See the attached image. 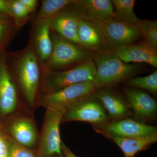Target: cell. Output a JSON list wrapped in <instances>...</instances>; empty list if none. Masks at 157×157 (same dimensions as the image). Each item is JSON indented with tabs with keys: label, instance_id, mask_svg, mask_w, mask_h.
<instances>
[{
	"label": "cell",
	"instance_id": "1",
	"mask_svg": "<svg viewBox=\"0 0 157 157\" xmlns=\"http://www.w3.org/2000/svg\"><path fill=\"white\" fill-rule=\"evenodd\" d=\"M6 63L12 77L16 80L24 97L33 105L41 76L39 59L31 41L22 50L6 53Z\"/></svg>",
	"mask_w": 157,
	"mask_h": 157
},
{
	"label": "cell",
	"instance_id": "2",
	"mask_svg": "<svg viewBox=\"0 0 157 157\" xmlns=\"http://www.w3.org/2000/svg\"><path fill=\"white\" fill-rule=\"evenodd\" d=\"M97 71L94 83L97 88L114 86L139 73V65L124 63L114 49H106L94 53L92 59Z\"/></svg>",
	"mask_w": 157,
	"mask_h": 157
},
{
	"label": "cell",
	"instance_id": "3",
	"mask_svg": "<svg viewBox=\"0 0 157 157\" xmlns=\"http://www.w3.org/2000/svg\"><path fill=\"white\" fill-rule=\"evenodd\" d=\"M43 94H50L73 85L86 81L94 82L97 71L92 59L64 71H53L40 67Z\"/></svg>",
	"mask_w": 157,
	"mask_h": 157
},
{
	"label": "cell",
	"instance_id": "4",
	"mask_svg": "<svg viewBox=\"0 0 157 157\" xmlns=\"http://www.w3.org/2000/svg\"><path fill=\"white\" fill-rule=\"evenodd\" d=\"M52 43V53L40 67L53 71H58L74 64L92 59L94 53L81 45L67 41L51 31Z\"/></svg>",
	"mask_w": 157,
	"mask_h": 157
},
{
	"label": "cell",
	"instance_id": "5",
	"mask_svg": "<svg viewBox=\"0 0 157 157\" xmlns=\"http://www.w3.org/2000/svg\"><path fill=\"white\" fill-rule=\"evenodd\" d=\"M98 89L93 82L86 81L73 85L39 97L40 105L47 108L66 110L74 104L93 94Z\"/></svg>",
	"mask_w": 157,
	"mask_h": 157
},
{
	"label": "cell",
	"instance_id": "6",
	"mask_svg": "<svg viewBox=\"0 0 157 157\" xmlns=\"http://www.w3.org/2000/svg\"><path fill=\"white\" fill-rule=\"evenodd\" d=\"M65 111L46 108L39 144V153L41 157H51L63 154L59 125Z\"/></svg>",
	"mask_w": 157,
	"mask_h": 157
},
{
	"label": "cell",
	"instance_id": "7",
	"mask_svg": "<svg viewBox=\"0 0 157 157\" xmlns=\"http://www.w3.org/2000/svg\"><path fill=\"white\" fill-rule=\"evenodd\" d=\"M95 23L103 34L107 49H115L135 42L141 37L135 26L118 21L113 18Z\"/></svg>",
	"mask_w": 157,
	"mask_h": 157
},
{
	"label": "cell",
	"instance_id": "8",
	"mask_svg": "<svg viewBox=\"0 0 157 157\" xmlns=\"http://www.w3.org/2000/svg\"><path fill=\"white\" fill-rule=\"evenodd\" d=\"M107 119L106 110L92 94L66 109L62 121H81L100 124L105 123Z\"/></svg>",
	"mask_w": 157,
	"mask_h": 157
},
{
	"label": "cell",
	"instance_id": "9",
	"mask_svg": "<svg viewBox=\"0 0 157 157\" xmlns=\"http://www.w3.org/2000/svg\"><path fill=\"white\" fill-rule=\"evenodd\" d=\"M81 17L80 11L75 3L73 6L48 21L51 31L67 41L79 45L78 24Z\"/></svg>",
	"mask_w": 157,
	"mask_h": 157
},
{
	"label": "cell",
	"instance_id": "10",
	"mask_svg": "<svg viewBox=\"0 0 157 157\" xmlns=\"http://www.w3.org/2000/svg\"><path fill=\"white\" fill-rule=\"evenodd\" d=\"M17 88L6 63L5 52L0 53V114L8 115L17 104Z\"/></svg>",
	"mask_w": 157,
	"mask_h": 157
},
{
	"label": "cell",
	"instance_id": "11",
	"mask_svg": "<svg viewBox=\"0 0 157 157\" xmlns=\"http://www.w3.org/2000/svg\"><path fill=\"white\" fill-rule=\"evenodd\" d=\"M114 50L124 63H146L157 68V48L144 41L122 45Z\"/></svg>",
	"mask_w": 157,
	"mask_h": 157
},
{
	"label": "cell",
	"instance_id": "12",
	"mask_svg": "<svg viewBox=\"0 0 157 157\" xmlns=\"http://www.w3.org/2000/svg\"><path fill=\"white\" fill-rule=\"evenodd\" d=\"M105 130L107 136L127 138L144 137L157 134L156 127L132 119H122L107 124Z\"/></svg>",
	"mask_w": 157,
	"mask_h": 157
},
{
	"label": "cell",
	"instance_id": "13",
	"mask_svg": "<svg viewBox=\"0 0 157 157\" xmlns=\"http://www.w3.org/2000/svg\"><path fill=\"white\" fill-rule=\"evenodd\" d=\"M78 38L79 45L93 53L107 49L98 25L82 17L78 21Z\"/></svg>",
	"mask_w": 157,
	"mask_h": 157
},
{
	"label": "cell",
	"instance_id": "14",
	"mask_svg": "<svg viewBox=\"0 0 157 157\" xmlns=\"http://www.w3.org/2000/svg\"><path fill=\"white\" fill-rule=\"evenodd\" d=\"M82 18L94 22L113 18L114 8L110 0H76Z\"/></svg>",
	"mask_w": 157,
	"mask_h": 157
},
{
	"label": "cell",
	"instance_id": "15",
	"mask_svg": "<svg viewBox=\"0 0 157 157\" xmlns=\"http://www.w3.org/2000/svg\"><path fill=\"white\" fill-rule=\"evenodd\" d=\"M29 40L39 63H43L50 56L52 49L51 30L48 21L33 23Z\"/></svg>",
	"mask_w": 157,
	"mask_h": 157
},
{
	"label": "cell",
	"instance_id": "16",
	"mask_svg": "<svg viewBox=\"0 0 157 157\" xmlns=\"http://www.w3.org/2000/svg\"><path fill=\"white\" fill-rule=\"evenodd\" d=\"M128 104L137 116L143 118L155 117L156 101L145 92L137 89L127 88L125 90Z\"/></svg>",
	"mask_w": 157,
	"mask_h": 157
},
{
	"label": "cell",
	"instance_id": "17",
	"mask_svg": "<svg viewBox=\"0 0 157 157\" xmlns=\"http://www.w3.org/2000/svg\"><path fill=\"white\" fill-rule=\"evenodd\" d=\"M93 94L101 102L112 118L122 119L130 115L128 104L115 93L107 90H96Z\"/></svg>",
	"mask_w": 157,
	"mask_h": 157
},
{
	"label": "cell",
	"instance_id": "18",
	"mask_svg": "<svg viewBox=\"0 0 157 157\" xmlns=\"http://www.w3.org/2000/svg\"><path fill=\"white\" fill-rule=\"evenodd\" d=\"M9 131L14 141L28 148L33 147L36 142V129L33 122L28 118H17L11 123Z\"/></svg>",
	"mask_w": 157,
	"mask_h": 157
},
{
	"label": "cell",
	"instance_id": "19",
	"mask_svg": "<svg viewBox=\"0 0 157 157\" xmlns=\"http://www.w3.org/2000/svg\"><path fill=\"white\" fill-rule=\"evenodd\" d=\"M117 145L125 157H134L157 142V134L144 137H120L108 136Z\"/></svg>",
	"mask_w": 157,
	"mask_h": 157
},
{
	"label": "cell",
	"instance_id": "20",
	"mask_svg": "<svg viewBox=\"0 0 157 157\" xmlns=\"http://www.w3.org/2000/svg\"><path fill=\"white\" fill-rule=\"evenodd\" d=\"M33 22L48 21L75 4V0H43Z\"/></svg>",
	"mask_w": 157,
	"mask_h": 157
},
{
	"label": "cell",
	"instance_id": "21",
	"mask_svg": "<svg viewBox=\"0 0 157 157\" xmlns=\"http://www.w3.org/2000/svg\"><path fill=\"white\" fill-rule=\"evenodd\" d=\"M114 8L113 18L121 22L135 26L139 19L134 11L135 0H112Z\"/></svg>",
	"mask_w": 157,
	"mask_h": 157
},
{
	"label": "cell",
	"instance_id": "22",
	"mask_svg": "<svg viewBox=\"0 0 157 157\" xmlns=\"http://www.w3.org/2000/svg\"><path fill=\"white\" fill-rule=\"evenodd\" d=\"M135 26L144 42L157 48V20L139 19Z\"/></svg>",
	"mask_w": 157,
	"mask_h": 157
},
{
	"label": "cell",
	"instance_id": "23",
	"mask_svg": "<svg viewBox=\"0 0 157 157\" xmlns=\"http://www.w3.org/2000/svg\"><path fill=\"white\" fill-rule=\"evenodd\" d=\"M126 83L133 88L146 90L153 94L157 92V70L148 76L142 77H132L125 81Z\"/></svg>",
	"mask_w": 157,
	"mask_h": 157
},
{
	"label": "cell",
	"instance_id": "24",
	"mask_svg": "<svg viewBox=\"0 0 157 157\" xmlns=\"http://www.w3.org/2000/svg\"><path fill=\"white\" fill-rule=\"evenodd\" d=\"M8 2L11 18L21 29L28 21L30 14L21 0H8Z\"/></svg>",
	"mask_w": 157,
	"mask_h": 157
},
{
	"label": "cell",
	"instance_id": "25",
	"mask_svg": "<svg viewBox=\"0 0 157 157\" xmlns=\"http://www.w3.org/2000/svg\"><path fill=\"white\" fill-rule=\"evenodd\" d=\"M8 152L7 157H41L36 152L21 145L12 138L7 137Z\"/></svg>",
	"mask_w": 157,
	"mask_h": 157
},
{
	"label": "cell",
	"instance_id": "26",
	"mask_svg": "<svg viewBox=\"0 0 157 157\" xmlns=\"http://www.w3.org/2000/svg\"><path fill=\"white\" fill-rule=\"evenodd\" d=\"M20 28L12 19H0V45L6 39L10 40L18 32Z\"/></svg>",
	"mask_w": 157,
	"mask_h": 157
},
{
	"label": "cell",
	"instance_id": "27",
	"mask_svg": "<svg viewBox=\"0 0 157 157\" xmlns=\"http://www.w3.org/2000/svg\"><path fill=\"white\" fill-rule=\"evenodd\" d=\"M0 19H12L9 11L8 0H0Z\"/></svg>",
	"mask_w": 157,
	"mask_h": 157
},
{
	"label": "cell",
	"instance_id": "28",
	"mask_svg": "<svg viewBox=\"0 0 157 157\" xmlns=\"http://www.w3.org/2000/svg\"><path fill=\"white\" fill-rule=\"evenodd\" d=\"M8 152L7 137L4 136L0 130V157H7Z\"/></svg>",
	"mask_w": 157,
	"mask_h": 157
},
{
	"label": "cell",
	"instance_id": "29",
	"mask_svg": "<svg viewBox=\"0 0 157 157\" xmlns=\"http://www.w3.org/2000/svg\"><path fill=\"white\" fill-rule=\"evenodd\" d=\"M21 1L25 5L30 14L35 12L39 5V1L37 0H21Z\"/></svg>",
	"mask_w": 157,
	"mask_h": 157
},
{
	"label": "cell",
	"instance_id": "30",
	"mask_svg": "<svg viewBox=\"0 0 157 157\" xmlns=\"http://www.w3.org/2000/svg\"><path fill=\"white\" fill-rule=\"evenodd\" d=\"M61 149L65 157H78L64 143H62Z\"/></svg>",
	"mask_w": 157,
	"mask_h": 157
},
{
	"label": "cell",
	"instance_id": "31",
	"mask_svg": "<svg viewBox=\"0 0 157 157\" xmlns=\"http://www.w3.org/2000/svg\"><path fill=\"white\" fill-rule=\"evenodd\" d=\"M51 157H63V155H55L52 156Z\"/></svg>",
	"mask_w": 157,
	"mask_h": 157
}]
</instances>
